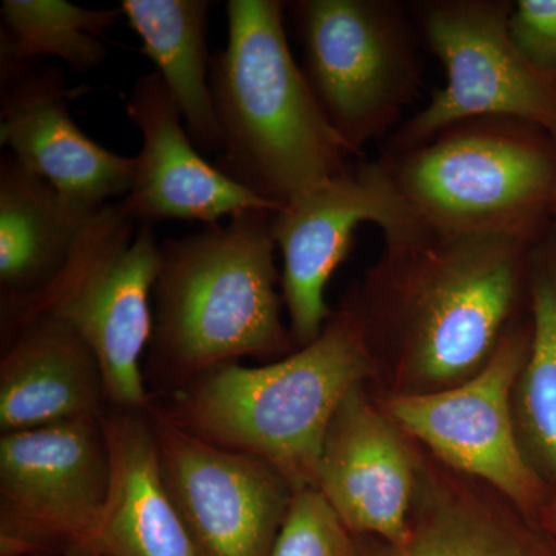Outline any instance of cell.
<instances>
[{
  "label": "cell",
  "mask_w": 556,
  "mask_h": 556,
  "mask_svg": "<svg viewBox=\"0 0 556 556\" xmlns=\"http://www.w3.org/2000/svg\"><path fill=\"white\" fill-rule=\"evenodd\" d=\"M514 7L500 0H450L428 7L424 33L447 72V86L399 131L396 146L426 144L478 118L525 121L556 134V76L538 68L510 33Z\"/></svg>",
  "instance_id": "10"
},
{
  "label": "cell",
  "mask_w": 556,
  "mask_h": 556,
  "mask_svg": "<svg viewBox=\"0 0 556 556\" xmlns=\"http://www.w3.org/2000/svg\"><path fill=\"white\" fill-rule=\"evenodd\" d=\"M276 212L248 211L181 239L161 241L148 369L179 390L239 358L298 351L281 321Z\"/></svg>",
  "instance_id": "2"
},
{
  "label": "cell",
  "mask_w": 556,
  "mask_h": 556,
  "mask_svg": "<svg viewBox=\"0 0 556 556\" xmlns=\"http://www.w3.org/2000/svg\"><path fill=\"white\" fill-rule=\"evenodd\" d=\"M419 455L364 383L332 417L317 470L318 492L354 536L402 543L415 501Z\"/></svg>",
  "instance_id": "15"
},
{
  "label": "cell",
  "mask_w": 556,
  "mask_h": 556,
  "mask_svg": "<svg viewBox=\"0 0 556 556\" xmlns=\"http://www.w3.org/2000/svg\"><path fill=\"white\" fill-rule=\"evenodd\" d=\"M364 223L380 226L386 240L419 228L386 161L346 172L273 215L274 240L283 254V302L298 348L313 343L331 317L325 289Z\"/></svg>",
  "instance_id": "12"
},
{
  "label": "cell",
  "mask_w": 556,
  "mask_h": 556,
  "mask_svg": "<svg viewBox=\"0 0 556 556\" xmlns=\"http://www.w3.org/2000/svg\"><path fill=\"white\" fill-rule=\"evenodd\" d=\"M354 556H556V536L495 490L420 457L408 535L354 536Z\"/></svg>",
  "instance_id": "16"
},
{
  "label": "cell",
  "mask_w": 556,
  "mask_h": 556,
  "mask_svg": "<svg viewBox=\"0 0 556 556\" xmlns=\"http://www.w3.org/2000/svg\"><path fill=\"white\" fill-rule=\"evenodd\" d=\"M283 13L278 0H230L228 42L208 73L223 139L215 166L280 207L345 175L354 155L292 58Z\"/></svg>",
  "instance_id": "3"
},
{
  "label": "cell",
  "mask_w": 556,
  "mask_h": 556,
  "mask_svg": "<svg viewBox=\"0 0 556 556\" xmlns=\"http://www.w3.org/2000/svg\"><path fill=\"white\" fill-rule=\"evenodd\" d=\"M207 0H123V11L181 110L200 152L219 153L222 130L212 98L207 53Z\"/></svg>",
  "instance_id": "20"
},
{
  "label": "cell",
  "mask_w": 556,
  "mask_h": 556,
  "mask_svg": "<svg viewBox=\"0 0 556 556\" xmlns=\"http://www.w3.org/2000/svg\"><path fill=\"white\" fill-rule=\"evenodd\" d=\"M532 243L426 228L386 240L350 298L371 353L379 345L388 353L390 394L447 390L484 367L514 321Z\"/></svg>",
  "instance_id": "1"
},
{
  "label": "cell",
  "mask_w": 556,
  "mask_h": 556,
  "mask_svg": "<svg viewBox=\"0 0 556 556\" xmlns=\"http://www.w3.org/2000/svg\"><path fill=\"white\" fill-rule=\"evenodd\" d=\"M305 72L354 155L397 119L417 90L415 47L396 7L376 0L292 3Z\"/></svg>",
  "instance_id": "9"
},
{
  "label": "cell",
  "mask_w": 556,
  "mask_h": 556,
  "mask_svg": "<svg viewBox=\"0 0 556 556\" xmlns=\"http://www.w3.org/2000/svg\"><path fill=\"white\" fill-rule=\"evenodd\" d=\"M529 339L530 328L511 321L473 378L434 393L388 394L380 408L439 464L482 482L538 519L552 489L527 460L514 413Z\"/></svg>",
  "instance_id": "7"
},
{
  "label": "cell",
  "mask_w": 556,
  "mask_h": 556,
  "mask_svg": "<svg viewBox=\"0 0 556 556\" xmlns=\"http://www.w3.org/2000/svg\"><path fill=\"white\" fill-rule=\"evenodd\" d=\"M526 283L532 325L515 387V424L530 466L556 490V230L530 248Z\"/></svg>",
  "instance_id": "21"
},
{
  "label": "cell",
  "mask_w": 556,
  "mask_h": 556,
  "mask_svg": "<svg viewBox=\"0 0 556 556\" xmlns=\"http://www.w3.org/2000/svg\"><path fill=\"white\" fill-rule=\"evenodd\" d=\"M126 112L141 131L142 148L135 156L134 185L119 206L138 226L153 228L167 219L212 226L241 212L280 211L200 155L159 73L141 76L134 84Z\"/></svg>",
  "instance_id": "14"
},
{
  "label": "cell",
  "mask_w": 556,
  "mask_h": 556,
  "mask_svg": "<svg viewBox=\"0 0 556 556\" xmlns=\"http://www.w3.org/2000/svg\"><path fill=\"white\" fill-rule=\"evenodd\" d=\"M121 16L119 7L90 10L64 0H3L0 61L54 56L75 72H91L108 60L102 38Z\"/></svg>",
  "instance_id": "22"
},
{
  "label": "cell",
  "mask_w": 556,
  "mask_h": 556,
  "mask_svg": "<svg viewBox=\"0 0 556 556\" xmlns=\"http://www.w3.org/2000/svg\"><path fill=\"white\" fill-rule=\"evenodd\" d=\"M2 434L105 416L100 364L67 321L42 314L2 328Z\"/></svg>",
  "instance_id": "17"
},
{
  "label": "cell",
  "mask_w": 556,
  "mask_h": 556,
  "mask_svg": "<svg viewBox=\"0 0 556 556\" xmlns=\"http://www.w3.org/2000/svg\"><path fill=\"white\" fill-rule=\"evenodd\" d=\"M148 409L164 484L197 556H269L294 496L287 479L257 456L195 437L160 405Z\"/></svg>",
  "instance_id": "11"
},
{
  "label": "cell",
  "mask_w": 556,
  "mask_h": 556,
  "mask_svg": "<svg viewBox=\"0 0 556 556\" xmlns=\"http://www.w3.org/2000/svg\"><path fill=\"white\" fill-rule=\"evenodd\" d=\"M102 419L2 434L0 556H90L109 495Z\"/></svg>",
  "instance_id": "8"
},
{
  "label": "cell",
  "mask_w": 556,
  "mask_h": 556,
  "mask_svg": "<svg viewBox=\"0 0 556 556\" xmlns=\"http://www.w3.org/2000/svg\"><path fill=\"white\" fill-rule=\"evenodd\" d=\"M510 118L464 121L386 161L420 228L441 236L501 233L535 241L554 211L555 144Z\"/></svg>",
  "instance_id": "5"
},
{
  "label": "cell",
  "mask_w": 556,
  "mask_h": 556,
  "mask_svg": "<svg viewBox=\"0 0 556 556\" xmlns=\"http://www.w3.org/2000/svg\"><path fill=\"white\" fill-rule=\"evenodd\" d=\"M0 142L25 169L91 214L130 192L137 159L110 152L76 126L60 67L0 61Z\"/></svg>",
  "instance_id": "13"
},
{
  "label": "cell",
  "mask_w": 556,
  "mask_h": 556,
  "mask_svg": "<svg viewBox=\"0 0 556 556\" xmlns=\"http://www.w3.org/2000/svg\"><path fill=\"white\" fill-rule=\"evenodd\" d=\"M538 522L556 536V490H552L551 496L547 497L546 504L541 508L538 515Z\"/></svg>",
  "instance_id": "25"
},
{
  "label": "cell",
  "mask_w": 556,
  "mask_h": 556,
  "mask_svg": "<svg viewBox=\"0 0 556 556\" xmlns=\"http://www.w3.org/2000/svg\"><path fill=\"white\" fill-rule=\"evenodd\" d=\"M354 535L317 489L295 492L269 556H354Z\"/></svg>",
  "instance_id": "23"
},
{
  "label": "cell",
  "mask_w": 556,
  "mask_h": 556,
  "mask_svg": "<svg viewBox=\"0 0 556 556\" xmlns=\"http://www.w3.org/2000/svg\"><path fill=\"white\" fill-rule=\"evenodd\" d=\"M554 144H555V159H556V134L554 135ZM554 211H556V179H555V193H554Z\"/></svg>",
  "instance_id": "26"
},
{
  "label": "cell",
  "mask_w": 556,
  "mask_h": 556,
  "mask_svg": "<svg viewBox=\"0 0 556 556\" xmlns=\"http://www.w3.org/2000/svg\"><path fill=\"white\" fill-rule=\"evenodd\" d=\"M97 212L76 207L46 179L14 159L0 161V287L2 295H30L67 265Z\"/></svg>",
  "instance_id": "19"
},
{
  "label": "cell",
  "mask_w": 556,
  "mask_h": 556,
  "mask_svg": "<svg viewBox=\"0 0 556 556\" xmlns=\"http://www.w3.org/2000/svg\"><path fill=\"white\" fill-rule=\"evenodd\" d=\"M161 266L153 228L138 226L119 203L87 222L67 265L30 295H2V328L50 314L72 325L100 364L108 407L146 409L141 357L150 343V294Z\"/></svg>",
  "instance_id": "6"
},
{
  "label": "cell",
  "mask_w": 556,
  "mask_h": 556,
  "mask_svg": "<svg viewBox=\"0 0 556 556\" xmlns=\"http://www.w3.org/2000/svg\"><path fill=\"white\" fill-rule=\"evenodd\" d=\"M376 371L350 295L309 345L263 365H223L160 405L177 426L218 447L266 460L295 492L316 489L332 417Z\"/></svg>",
  "instance_id": "4"
},
{
  "label": "cell",
  "mask_w": 556,
  "mask_h": 556,
  "mask_svg": "<svg viewBox=\"0 0 556 556\" xmlns=\"http://www.w3.org/2000/svg\"><path fill=\"white\" fill-rule=\"evenodd\" d=\"M510 33L538 68L556 76V0H519L511 11Z\"/></svg>",
  "instance_id": "24"
},
{
  "label": "cell",
  "mask_w": 556,
  "mask_h": 556,
  "mask_svg": "<svg viewBox=\"0 0 556 556\" xmlns=\"http://www.w3.org/2000/svg\"><path fill=\"white\" fill-rule=\"evenodd\" d=\"M102 427L109 495L90 556H197L164 484L149 409L109 408Z\"/></svg>",
  "instance_id": "18"
}]
</instances>
